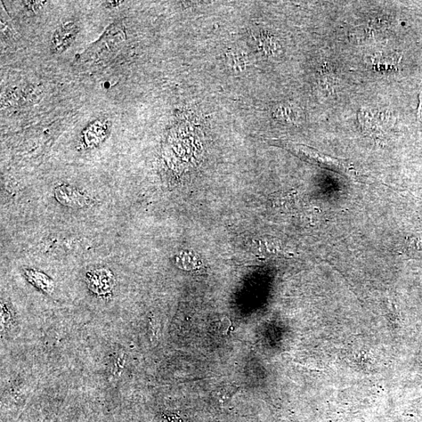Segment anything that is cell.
I'll return each instance as SVG.
<instances>
[{
  "instance_id": "obj_11",
  "label": "cell",
  "mask_w": 422,
  "mask_h": 422,
  "mask_svg": "<svg viewBox=\"0 0 422 422\" xmlns=\"http://www.w3.org/2000/svg\"><path fill=\"white\" fill-rule=\"evenodd\" d=\"M105 5H107L108 7H117L121 4H123V1H108L105 2Z\"/></svg>"
},
{
  "instance_id": "obj_10",
  "label": "cell",
  "mask_w": 422,
  "mask_h": 422,
  "mask_svg": "<svg viewBox=\"0 0 422 422\" xmlns=\"http://www.w3.org/2000/svg\"><path fill=\"white\" fill-rule=\"evenodd\" d=\"M46 1H26L24 2L27 6L28 9L37 13L39 10L42 9V7L45 5Z\"/></svg>"
},
{
  "instance_id": "obj_6",
  "label": "cell",
  "mask_w": 422,
  "mask_h": 422,
  "mask_svg": "<svg viewBox=\"0 0 422 422\" xmlns=\"http://www.w3.org/2000/svg\"><path fill=\"white\" fill-rule=\"evenodd\" d=\"M28 281L46 294H51L55 288L54 282L46 274L37 270L28 269L24 272Z\"/></svg>"
},
{
  "instance_id": "obj_9",
  "label": "cell",
  "mask_w": 422,
  "mask_h": 422,
  "mask_svg": "<svg viewBox=\"0 0 422 422\" xmlns=\"http://www.w3.org/2000/svg\"><path fill=\"white\" fill-rule=\"evenodd\" d=\"M149 334L150 336V339L152 342H155L158 339V323H155V321L150 319V322L149 323Z\"/></svg>"
},
{
  "instance_id": "obj_7",
  "label": "cell",
  "mask_w": 422,
  "mask_h": 422,
  "mask_svg": "<svg viewBox=\"0 0 422 422\" xmlns=\"http://www.w3.org/2000/svg\"><path fill=\"white\" fill-rule=\"evenodd\" d=\"M228 61L230 66L234 69H243L248 64L247 56L241 52H230Z\"/></svg>"
},
{
  "instance_id": "obj_2",
  "label": "cell",
  "mask_w": 422,
  "mask_h": 422,
  "mask_svg": "<svg viewBox=\"0 0 422 422\" xmlns=\"http://www.w3.org/2000/svg\"><path fill=\"white\" fill-rule=\"evenodd\" d=\"M79 26L76 21H69L64 22L56 29L51 38V51L61 53L75 41L78 32Z\"/></svg>"
},
{
  "instance_id": "obj_4",
  "label": "cell",
  "mask_w": 422,
  "mask_h": 422,
  "mask_svg": "<svg viewBox=\"0 0 422 422\" xmlns=\"http://www.w3.org/2000/svg\"><path fill=\"white\" fill-rule=\"evenodd\" d=\"M110 131V121L96 120L92 121L82 133V140L86 148H93L103 142Z\"/></svg>"
},
{
  "instance_id": "obj_5",
  "label": "cell",
  "mask_w": 422,
  "mask_h": 422,
  "mask_svg": "<svg viewBox=\"0 0 422 422\" xmlns=\"http://www.w3.org/2000/svg\"><path fill=\"white\" fill-rule=\"evenodd\" d=\"M299 153H302L306 158L311 160L313 163H316L320 167L326 168L339 173H346L350 174L351 173L350 170L347 168V165H346L344 162H339L336 159L327 156H321L319 153L316 152L314 150L300 148L299 149Z\"/></svg>"
},
{
  "instance_id": "obj_8",
  "label": "cell",
  "mask_w": 422,
  "mask_h": 422,
  "mask_svg": "<svg viewBox=\"0 0 422 422\" xmlns=\"http://www.w3.org/2000/svg\"><path fill=\"white\" fill-rule=\"evenodd\" d=\"M127 355L125 353H120L115 361V367H113V370H115V374L117 376H120L121 372L123 371L125 368V362H126Z\"/></svg>"
},
{
  "instance_id": "obj_1",
  "label": "cell",
  "mask_w": 422,
  "mask_h": 422,
  "mask_svg": "<svg viewBox=\"0 0 422 422\" xmlns=\"http://www.w3.org/2000/svg\"><path fill=\"white\" fill-rule=\"evenodd\" d=\"M54 196L63 206L80 209L91 206L92 199L69 185H61L54 190Z\"/></svg>"
},
{
  "instance_id": "obj_3",
  "label": "cell",
  "mask_w": 422,
  "mask_h": 422,
  "mask_svg": "<svg viewBox=\"0 0 422 422\" xmlns=\"http://www.w3.org/2000/svg\"><path fill=\"white\" fill-rule=\"evenodd\" d=\"M86 282L89 289L99 296L109 294L115 285V276L107 269L88 272Z\"/></svg>"
}]
</instances>
